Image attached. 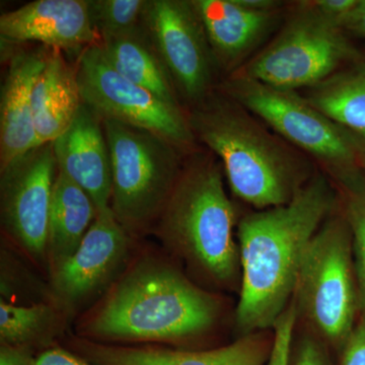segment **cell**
<instances>
[{"label":"cell","mask_w":365,"mask_h":365,"mask_svg":"<svg viewBox=\"0 0 365 365\" xmlns=\"http://www.w3.org/2000/svg\"><path fill=\"white\" fill-rule=\"evenodd\" d=\"M220 313L215 295L192 282L167 259L141 254L83 314L76 336L106 344L180 348L210 333Z\"/></svg>","instance_id":"obj_1"},{"label":"cell","mask_w":365,"mask_h":365,"mask_svg":"<svg viewBox=\"0 0 365 365\" xmlns=\"http://www.w3.org/2000/svg\"><path fill=\"white\" fill-rule=\"evenodd\" d=\"M339 202L328 180L318 175L290 202L242 218L237 232L242 275L235 324L240 335L273 328L294 297L309 242Z\"/></svg>","instance_id":"obj_2"},{"label":"cell","mask_w":365,"mask_h":365,"mask_svg":"<svg viewBox=\"0 0 365 365\" xmlns=\"http://www.w3.org/2000/svg\"><path fill=\"white\" fill-rule=\"evenodd\" d=\"M188 121L194 136L222 160L235 195L259 210L290 202L311 179L304 160L230 98L210 93Z\"/></svg>","instance_id":"obj_3"},{"label":"cell","mask_w":365,"mask_h":365,"mask_svg":"<svg viewBox=\"0 0 365 365\" xmlns=\"http://www.w3.org/2000/svg\"><path fill=\"white\" fill-rule=\"evenodd\" d=\"M235 223L220 165L196 158L182 167L151 230L201 280L234 289L241 285L242 275Z\"/></svg>","instance_id":"obj_4"},{"label":"cell","mask_w":365,"mask_h":365,"mask_svg":"<svg viewBox=\"0 0 365 365\" xmlns=\"http://www.w3.org/2000/svg\"><path fill=\"white\" fill-rule=\"evenodd\" d=\"M292 302L307 331L338 354L362 309L351 228L342 210L331 215L309 242Z\"/></svg>","instance_id":"obj_5"},{"label":"cell","mask_w":365,"mask_h":365,"mask_svg":"<svg viewBox=\"0 0 365 365\" xmlns=\"http://www.w3.org/2000/svg\"><path fill=\"white\" fill-rule=\"evenodd\" d=\"M112 163L111 207L132 237L151 230L182 169L181 150L145 129L103 121Z\"/></svg>","instance_id":"obj_6"},{"label":"cell","mask_w":365,"mask_h":365,"mask_svg":"<svg viewBox=\"0 0 365 365\" xmlns=\"http://www.w3.org/2000/svg\"><path fill=\"white\" fill-rule=\"evenodd\" d=\"M222 88L227 98L319 160L336 182L361 169L362 148L356 139L297 91L274 88L237 72Z\"/></svg>","instance_id":"obj_7"},{"label":"cell","mask_w":365,"mask_h":365,"mask_svg":"<svg viewBox=\"0 0 365 365\" xmlns=\"http://www.w3.org/2000/svg\"><path fill=\"white\" fill-rule=\"evenodd\" d=\"M282 32L248 64L235 71L266 85L297 91L314 86L356 55L342 29L313 11L307 2Z\"/></svg>","instance_id":"obj_8"},{"label":"cell","mask_w":365,"mask_h":365,"mask_svg":"<svg viewBox=\"0 0 365 365\" xmlns=\"http://www.w3.org/2000/svg\"><path fill=\"white\" fill-rule=\"evenodd\" d=\"M76 74L83 104L103 121L120 122L153 132L181 150L193 145L195 136L182 109L168 105L122 76L98 43L79 55Z\"/></svg>","instance_id":"obj_9"},{"label":"cell","mask_w":365,"mask_h":365,"mask_svg":"<svg viewBox=\"0 0 365 365\" xmlns=\"http://www.w3.org/2000/svg\"><path fill=\"white\" fill-rule=\"evenodd\" d=\"M57 172L53 143L0 170L2 227L14 246L47 273L48 222Z\"/></svg>","instance_id":"obj_10"},{"label":"cell","mask_w":365,"mask_h":365,"mask_svg":"<svg viewBox=\"0 0 365 365\" xmlns=\"http://www.w3.org/2000/svg\"><path fill=\"white\" fill-rule=\"evenodd\" d=\"M134 237L111 207L100 210L73 256L50 276L53 302L73 318L88 311L124 273L134 255Z\"/></svg>","instance_id":"obj_11"},{"label":"cell","mask_w":365,"mask_h":365,"mask_svg":"<svg viewBox=\"0 0 365 365\" xmlns=\"http://www.w3.org/2000/svg\"><path fill=\"white\" fill-rule=\"evenodd\" d=\"M141 28L182 97L197 105L210 95L216 62L192 0H148Z\"/></svg>","instance_id":"obj_12"},{"label":"cell","mask_w":365,"mask_h":365,"mask_svg":"<svg viewBox=\"0 0 365 365\" xmlns=\"http://www.w3.org/2000/svg\"><path fill=\"white\" fill-rule=\"evenodd\" d=\"M272 339L263 333L241 336L230 344L207 350L162 345L106 344L69 336L64 346L97 365H265Z\"/></svg>","instance_id":"obj_13"},{"label":"cell","mask_w":365,"mask_h":365,"mask_svg":"<svg viewBox=\"0 0 365 365\" xmlns=\"http://www.w3.org/2000/svg\"><path fill=\"white\" fill-rule=\"evenodd\" d=\"M2 43H40L61 52H78L98 43L88 0H36L1 14Z\"/></svg>","instance_id":"obj_14"},{"label":"cell","mask_w":365,"mask_h":365,"mask_svg":"<svg viewBox=\"0 0 365 365\" xmlns=\"http://www.w3.org/2000/svg\"><path fill=\"white\" fill-rule=\"evenodd\" d=\"M57 168L93 199L98 211L110 207L112 163L103 120L81 104L71 126L53 141Z\"/></svg>","instance_id":"obj_15"},{"label":"cell","mask_w":365,"mask_h":365,"mask_svg":"<svg viewBox=\"0 0 365 365\" xmlns=\"http://www.w3.org/2000/svg\"><path fill=\"white\" fill-rule=\"evenodd\" d=\"M51 48L41 45L9 55L0 91V170L37 148L32 95Z\"/></svg>","instance_id":"obj_16"},{"label":"cell","mask_w":365,"mask_h":365,"mask_svg":"<svg viewBox=\"0 0 365 365\" xmlns=\"http://www.w3.org/2000/svg\"><path fill=\"white\" fill-rule=\"evenodd\" d=\"M216 64L232 67L266 35L274 11L248 9L240 0H192Z\"/></svg>","instance_id":"obj_17"},{"label":"cell","mask_w":365,"mask_h":365,"mask_svg":"<svg viewBox=\"0 0 365 365\" xmlns=\"http://www.w3.org/2000/svg\"><path fill=\"white\" fill-rule=\"evenodd\" d=\"M81 104L76 67L67 61L63 52L51 49L33 88L37 146L56 140L71 126Z\"/></svg>","instance_id":"obj_18"},{"label":"cell","mask_w":365,"mask_h":365,"mask_svg":"<svg viewBox=\"0 0 365 365\" xmlns=\"http://www.w3.org/2000/svg\"><path fill=\"white\" fill-rule=\"evenodd\" d=\"M93 199L63 173L57 172L48 222V274L51 276L73 256L97 217Z\"/></svg>","instance_id":"obj_19"},{"label":"cell","mask_w":365,"mask_h":365,"mask_svg":"<svg viewBox=\"0 0 365 365\" xmlns=\"http://www.w3.org/2000/svg\"><path fill=\"white\" fill-rule=\"evenodd\" d=\"M98 45L122 76L168 105L182 109L170 72L141 26L131 32L103 38Z\"/></svg>","instance_id":"obj_20"},{"label":"cell","mask_w":365,"mask_h":365,"mask_svg":"<svg viewBox=\"0 0 365 365\" xmlns=\"http://www.w3.org/2000/svg\"><path fill=\"white\" fill-rule=\"evenodd\" d=\"M68 314L55 302L11 304L0 299V344L25 346L40 352L61 337Z\"/></svg>","instance_id":"obj_21"},{"label":"cell","mask_w":365,"mask_h":365,"mask_svg":"<svg viewBox=\"0 0 365 365\" xmlns=\"http://www.w3.org/2000/svg\"><path fill=\"white\" fill-rule=\"evenodd\" d=\"M307 102L341 127L365 133V62L312 86Z\"/></svg>","instance_id":"obj_22"},{"label":"cell","mask_w":365,"mask_h":365,"mask_svg":"<svg viewBox=\"0 0 365 365\" xmlns=\"http://www.w3.org/2000/svg\"><path fill=\"white\" fill-rule=\"evenodd\" d=\"M341 210L353 235L355 266L362 306L365 307V174L359 170L337 182Z\"/></svg>","instance_id":"obj_23"},{"label":"cell","mask_w":365,"mask_h":365,"mask_svg":"<svg viewBox=\"0 0 365 365\" xmlns=\"http://www.w3.org/2000/svg\"><path fill=\"white\" fill-rule=\"evenodd\" d=\"M91 23L98 38L131 32L141 26L148 0H88Z\"/></svg>","instance_id":"obj_24"},{"label":"cell","mask_w":365,"mask_h":365,"mask_svg":"<svg viewBox=\"0 0 365 365\" xmlns=\"http://www.w3.org/2000/svg\"><path fill=\"white\" fill-rule=\"evenodd\" d=\"M297 319V307L292 302L273 326L272 349L265 365H289Z\"/></svg>","instance_id":"obj_25"},{"label":"cell","mask_w":365,"mask_h":365,"mask_svg":"<svg viewBox=\"0 0 365 365\" xmlns=\"http://www.w3.org/2000/svg\"><path fill=\"white\" fill-rule=\"evenodd\" d=\"M332 350L307 331L294 334L290 351L289 365H337L331 355Z\"/></svg>","instance_id":"obj_26"},{"label":"cell","mask_w":365,"mask_h":365,"mask_svg":"<svg viewBox=\"0 0 365 365\" xmlns=\"http://www.w3.org/2000/svg\"><path fill=\"white\" fill-rule=\"evenodd\" d=\"M337 365H365V307L356 325L338 353Z\"/></svg>","instance_id":"obj_27"},{"label":"cell","mask_w":365,"mask_h":365,"mask_svg":"<svg viewBox=\"0 0 365 365\" xmlns=\"http://www.w3.org/2000/svg\"><path fill=\"white\" fill-rule=\"evenodd\" d=\"M357 2L359 0H317L307 4L322 18L342 29L345 19L356 6Z\"/></svg>","instance_id":"obj_28"},{"label":"cell","mask_w":365,"mask_h":365,"mask_svg":"<svg viewBox=\"0 0 365 365\" xmlns=\"http://www.w3.org/2000/svg\"><path fill=\"white\" fill-rule=\"evenodd\" d=\"M34 365H97L76 354L68 348L55 344L36 355Z\"/></svg>","instance_id":"obj_29"},{"label":"cell","mask_w":365,"mask_h":365,"mask_svg":"<svg viewBox=\"0 0 365 365\" xmlns=\"http://www.w3.org/2000/svg\"><path fill=\"white\" fill-rule=\"evenodd\" d=\"M37 353L25 346L0 344V365H34Z\"/></svg>","instance_id":"obj_30"},{"label":"cell","mask_w":365,"mask_h":365,"mask_svg":"<svg viewBox=\"0 0 365 365\" xmlns=\"http://www.w3.org/2000/svg\"><path fill=\"white\" fill-rule=\"evenodd\" d=\"M342 30H347L365 38V0H359L356 6L345 19Z\"/></svg>","instance_id":"obj_31"},{"label":"cell","mask_w":365,"mask_h":365,"mask_svg":"<svg viewBox=\"0 0 365 365\" xmlns=\"http://www.w3.org/2000/svg\"><path fill=\"white\" fill-rule=\"evenodd\" d=\"M360 168L364 170L365 174V150L362 148L361 153H360Z\"/></svg>","instance_id":"obj_32"},{"label":"cell","mask_w":365,"mask_h":365,"mask_svg":"<svg viewBox=\"0 0 365 365\" xmlns=\"http://www.w3.org/2000/svg\"><path fill=\"white\" fill-rule=\"evenodd\" d=\"M357 136L359 137V140L361 141V143H364L365 146V133L364 134H357ZM365 150V148H364Z\"/></svg>","instance_id":"obj_33"}]
</instances>
